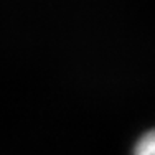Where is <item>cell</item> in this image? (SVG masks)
Segmentation results:
<instances>
[{"instance_id":"1","label":"cell","mask_w":155,"mask_h":155,"mask_svg":"<svg viewBox=\"0 0 155 155\" xmlns=\"http://www.w3.org/2000/svg\"><path fill=\"white\" fill-rule=\"evenodd\" d=\"M132 155H155V129H150L137 139Z\"/></svg>"}]
</instances>
